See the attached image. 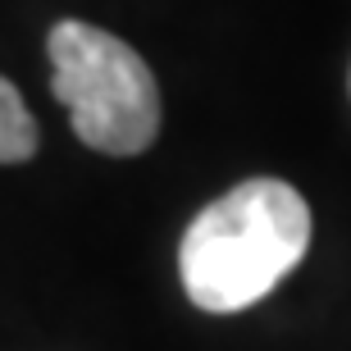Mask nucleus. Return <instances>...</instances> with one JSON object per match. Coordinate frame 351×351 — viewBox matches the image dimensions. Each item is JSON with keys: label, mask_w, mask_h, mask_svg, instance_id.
<instances>
[{"label": "nucleus", "mask_w": 351, "mask_h": 351, "mask_svg": "<svg viewBox=\"0 0 351 351\" xmlns=\"http://www.w3.org/2000/svg\"><path fill=\"white\" fill-rule=\"evenodd\" d=\"M311 251V206L283 178H247L210 201L182 233V292L206 315H237L269 297Z\"/></svg>", "instance_id": "nucleus-1"}, {"label": "nucleus", "mask_w": 351, "mask_h": 351, "mask_svg": "<svg viewBox=\"0 0 351 351\" xmlns=\"http://www.w3.org/2000/svg\"><path fill=\"white\" fill-rule=\"evenodd\" d=\"M51 91L78 142L101 156H142L160 132L156 73L128 41L82 19H60L46 37Z\"/></svg>", "instance_id": "nucleus-2"}, {"label": "nucleus", "mask_w": 351, "mask_h": 351, "mask_svg": "<svg viewBox=\"0 0 351 351\" xmlns=\"http://www.w3.org/2000/svg\"><path fill=\"white\" fill-rule=\"evenodd\" d=\"M41 146V128L32 110L23 105L19 87L10 78H0V165H23L37 156Z\"/></svg>", "instance_id": "nucleus-3"}]
</instances>
